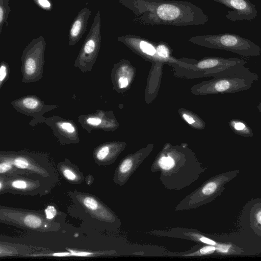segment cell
<instances>
[{"mask_svg":"<svg viewBox=\"0 0 261 261\" xmlns=\"http://www.w3.org/2000/svg\"><path fill=\"white\" fill-rule=\"evenodd\" d=\"M79 199L89 212L98 218L110 222L115 220L112 213L94 197L82 195L79 197Z\"/></svg>","mask_w":261,"mask_h":261,"instance_id":"8fae6325","label":"cell"},{"mask_svg":"<svg viewBox=\"0 0 261 261\" xmlns=\"http://www.w3.org/2000/svg\"><path fill=\"white\" fill-rule=\"evenodd\" d=\"M10 8L9 0H0V34H1L4 25H8V18Z\"/></svg>","mask_w":261,"mask_h":261,"instance_id":"2e32d148","label":"cell"},{"mask_svg":"<svg viewBox=\"0 0 261 261\" xmlns=\"http://www.w3.org/2000/svg\"><path fill=\"white\" fill-rule=\"evenodd\" d=\"M216 249V247L212 246H207L203 247L198 251L192 254L186 255V256H193L197 255H203L213 253Z\"/></svg>","mask_w":261,"mask_h":261,"instance_id":"cb8c5ba5","label":"cell"},{"mask_svg":"<svg viewBox=\"0 0 261 261\" xmlns=\"http://www.w3.org/2000/svg\"><path fill=\"white\" fill-rule=\"evenodd\" d=\"M228 248L229 246L227 245H218L217 247H216V249L222 252H227Z\"/></svg>","mask_w":261,"mask_h":261,"instance_id":"83f0119b","label":"cell"},{"mask_svg":"<svg viewBox=\"0 0 261 261\" xmlns=\"http://www.w3.org/2000/svg\"><path fill=\"white\" fill-rule=\"evenodd\" d=\"M156 53L158 56L167 58L169 56V49L166 43L160 42L156 45Z\"/></svg>","mask_w":261,"mask_h":261,"instance_id":"44dd1931","label":"cell"},{"mask_svg":"<svg viewBox=\"0 0 261 261\" xmlns=\"http://www.w3.org/2000/svg\"><path fill=\"white\" fill-rule=\"evenodd\" d=\"M246 62L239 63L212 74L215 78L206 84L207 93L229 94L247 90L257 81V74L245 66Z\"/></svg>","mask_w":261,"mask_h":261,"instance_id":"7a4b0ae2","label":"cell"},{"mask_svg":"<svg viewBox=\"0 0 261 261\" xmlns=\"http://www.w3.org/2000/svg\"><path fill=\"white\" fill-rule=\"evenodd\" d=\"M9 71L8 64L5 61H2L0 66V88H2L3 84L8 80Z\"/></svg>","mask_w":261,"mask_h":261,"instance_id":"ffe728a7","label":"cell"},{"mask_svg":"<svg viewBox=\"0 0 261 261\" xmlns=\"http://www.w3.org/2000/svg\"><path fill=\"white\" fill-rule=\"evenodd\" d=\"M119 2L135 14L137 22L144 25H199L205 24L208 19L201 8L188 1L119 0Z\"/></svg>","mask_w":261,"mask_h":261,"instance_id":"6da1fadb","label":"cell"},{"mask_svg":"<svg viewBox=\"0 0 261 261\" xmlns=\"http://www.w3.org/2000/svg\"><path fill=\"white\" fill-rule=\"evenodd\" d=\"M101 41V18L98 11L74 62V66L83 72L90 71L97 58Z\"/></svg>","mask_w":261,"mask_h":261,"instance_id":"5b68a950","label":"cell"},{"mask_svg":"<svg viewBox=\"0 0 261 261\" xmlns=\"http://www.w3.org/2000/svg\"><path fill=\"white\" fill-rule=\"evenodd\" d=\"M11 103L17 111L33 117L34 121L30 123L32 126L44 122L46 118L43 117V114L58 107L56 105L45 104L35 95L23 96L13 100Z\"/></svg>","mask_w":261,"mask_h":261,"instance_id":"8992f818","label":"cell"},{"mask_svg":"<svg viewBox=\"0 0 261 261\" xmlns=\"http://www.w3.org/2000/svg\"><path fill=\"white\" fill-rule=\"evenodd\" d=\"M199 240L203 243L211 245H215L216 244V242L214 241L204 237L200 238Z\"/></svg>","mask_w":261,"mask_h":261,"instance_id":"4316f807","label":"cell"},{"mask_svg":"<svg viewBox=\"0 0 261 261\" xmlns=\"http://www.w3.org/2000/svg\"><path fill=\"white\" fill-rule=\"evenodd\" d=\"M33 2L40 8L46 10L51 11L53 9V4L50 0H33Z\"/></svg>","mask_w":261,"mask_h":261,"instance_id":"603a6c76","label":"cell"},{"mask_svg":"<svg viewBox=\"0 0 261 261\" xmlns=\"http://www.w3.org/2000/svg\"><path fill=\"white\" fill-rule=\"evenodd\" d=\"M11 187L15 190L26 191L33 186V184L23 179H16L10 181Z\"/></svg>","mask_w":261,"mask_h":261,"instance_id":"d6986e66","label":"cell"},{"mask_svg":"<svg viewBox=\"0 0 261 261\" xmlns=\"http://www.w3.org/2000/svg\"><path fill=\"white\" fill-rule=\"evenodd\" d=\"M189 41L199 45L229 51L246 57H257L261 54V48L258 45L233 33L194 36Z\"/></svg>","mask_w":261,"mask_h":261,"instance_id":"3957f363","label":"cell"},{"mask_svg":"<svg viewBox=\"0 0 261 261\" xmlns=\"http://www.w3.org/2000/svg\"><path fill=\"white\" fill-rule=\"evenodd\" d=\"M91 11L88 7L81 9L72 22L68 33V44L73 46L82 38L87 29Z\"/></svg>","mask_w":261,"mask_h":261,"instance_id":"9c48e42d","label":"cell"},{"mask_svg":"<svg viewBox=\"0 0 261 261\" xmlns=\"http://www.w3.org/2000/svg\"><path fill=\"white\" fill-rule=\"evenodd\" d=\"M21 222L27 227L32 229H39L46 227L43 218L32 213L26 214L23 215L21 218Z\"/></svg>","mask_w":261,"mask_h":261,"instance_id":"5bb4252c","label":"cell"},{"mask_svg":"<svg viewBox=\"0 0 261 261\" xmlns=\"http://www.w3.org/2000/svg\"><path fill=\"white\" fill-rule=\"evenodd\" d=\"M9 158L11 160L14 166L17 168L33 171H40V169H38L28 158L24 155H18Z\"/></svg>","mask_w":261,"mask_h":261,"instance_id":"9a60e30c","label":"cell"},{"mask_svg":"<svg viewBox=\"0 0 261 261\" xmlns=\"http://www.w3.org/2000/svg\"><path fill=\"white\" fill-rule=\"evenodd\" d=\"M256 219L257 222L261 224V211L258 212L256 214Z\"/></svg>","mask_w":261,"mask_h":261,"instance_id":"f546056e","label":"cell"},{"mask_svg":"<svg viewBox=\"0 0 261 261\" xmlns=\"http://www.w3.org/2000/svg\"><path fill=\"white\" fill-rule=\"evenodd\" d=\"M14 166L13 163L9 158H4V159L1 158L0 163V173L1 174L5 173L11 170Z\"/></svg>","mask_w":261,"mask_h":261,"instance_id":"7402d4cb","label":"cell"},{"mask_svg":"<svg viewBox=\"0 0 261 261\" xmlns=\"http://www.w3.org/2000/svg\"><path fill=\"white\" fill-rule=\"evenodd\" d=\"M128 84V80L124 76L120 77L118 80V85L120 88H125Z\"/></svg>","mask_w":261,"mask_h":261,"instance_id":"484cf974","label":"cell"},{"mask_svg":"<svg viewBox=\"0 0 261 261\" xmlns=\"http://www.w3.org/2000/svg\"><path fill=\"white\" fill-rule=\"evenodd\" d=\"M61 171L64 177L71 182H77L81 179L77 172L68 166L63 165L61 167Z\"/></svg>","mask_w":261,"mask_h":261,"instance_id":"ac0fdd59","label":"cell"},{"mask_svg":"<svg viewBox=\"0 0 261 261\" xmlns=\"http://www.w3.org/2000/svg\"><path fill=\"white\" fill-rule=\"evenodd\" d=\"M228 125L236 134L246 137H251L253 135L250 127L242 120L232 119L229 121Z\"/></svg>","mask_w":261,"mask_h":261,"instance_id":"4fadbf2b","label":"cell"},{"mask_svg":"<svg viewBox=\"0 0 261 261\" xmlns=\"http://www.w3.org/2000/svg\"><path fill=\"white\" fill-rule=\"evenodd\" d=\"M46 218L47 219H53L57 214V211L54 206H48L45 210Z\"/></svg>","mask_w":261,"mask_h":261,"instance_id":"d4e9b609","label":"cell"},{"mask_svg":"<svg viewBox=\"0 0 261 261\" xmlns=\"http://www.w3.org/2000/svg\"><path fill=\"white\" fill-rule=\"evenodd\" d=\"M183 117L185 120L189 124H192L194 122V120L191 117L186 114L183 115Z\"/></svg>","mask_w":261,"mask_h":261,"instance_id":"f1b7e54d","label":"cell"},{"mask_svg":"<svg viewBox=\"0 0 261 261\" xmlns=\"http://www.w3.org/2000/svg\"><path fill=\"white\" fill-rule=\"evenodd\" d=\"M46 41L43 36L33 39L23 50L21 56L22 82H35L43 76Z\"/></svg>","mask_w":261,"mask_h":261,"instance_id":"277c9868","label":"cell"},{"mask_svg":"<svg viewBox=\"0 0 261 261\" xmlns=\"http://www.w3.org/2000/svg\"><path fill=\"white\" fill-rule=\"evenodd\" d=\"M258 110L261 113V100L257 107Z\"/></svg>","mask_w":261,"mask_h":261,"instance_id":"4dcf8cb0","label":"cell"},{"mask_svg":"<svg viewBox=\"0 0 261 261\" xmlns=\"http://www.w3.org/2000/svg\"><path fill=\"white\" fill-rule=\"evenodd\" d=\"M143 160L141 156L135 155L124 159L115 171L114 177L115 182L120 186L124 185L135 171Z\"/></svg>","mask_w":261,"mask_h":261,"instance_id":"30bf717a","label":"cell"},{"mask_svg":"<svg viewBox=\"0 0 261 261\" xmlns=\"http://www.w3.org/2000/svg\"><path fill=\"white\" fill-rule=\"evenodd\" d=\"M95 253L87 251H80L69 249L68 252H56L47 255L55 257L80 256L88 257L94 255Z\"/></svg>","mask_w":261,"mask_h":261,"instance_id":"e0dca14e","label":"cell"},{"mask_svg":"<svg viewBox=\"0 0 261 261\" xmlns=\"http://www.w3.org/2000/svg\"><path fill=\"white\" fill-rule=\"evenodd\" d=\"M231 9L228 11L226 17L232 21L246 20L251 21L257 16L255 5L249 0H213Z\"/></svg>","mask_w":261,"mask_h":261,"instance_id":"ba28073f","label":"cell"},{"mask_svg":"<svg viewBox=\"0 0 261 261\" xmlns=\"http://www.w3.org/2000/svg\"><path fill=\"white\" fill-rule=\"evenodd\" d=\"M116 152L112 144H105L99 146L93 151V156L99 163L106 164L112 162Z\"/></svg>","mask_w":261,"mask_h":261,"instance_id":"7c38bea8","label":"cell"},{"mask_svg":"<svg viewBox=\"0 0 261 261\" xmlns=\"http://www.w3.org/2000/svg\"><path fill=\"white\" fill-rule=\"evenodd\" d=\"M49 126L54 135L65 143H76L79 142V134L75 123L58 116L46 118L44 122Z\"/></svg>","mask_w":261,"mask_h":261,"instance_id":"52a82bcc","label":"cell"}]
</instances>
